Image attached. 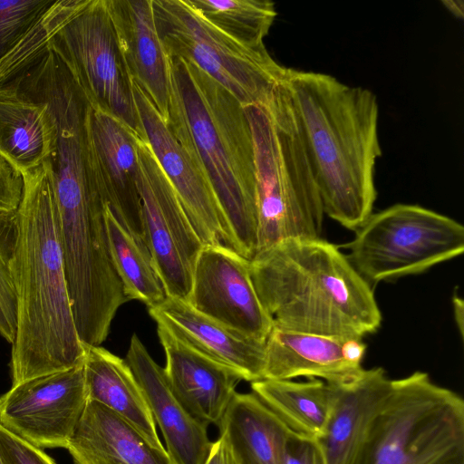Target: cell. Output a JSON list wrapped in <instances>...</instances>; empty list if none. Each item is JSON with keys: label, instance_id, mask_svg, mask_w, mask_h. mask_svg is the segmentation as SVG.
<instances>
[{"label": "cell", "instance_id": "1", "mask_svg": "<svg viewBox=\"0 0 464 464\" xmlns=\"http://www.w3.org/2000/svg\"><path fill=\"white\" fill-rule=\"evenodd\" d=\"M285 81L324 215L355 231L377 197V97L323 72L287 68Z\"/></svg>", "mask_w": 464, "mask_h": 464}, {"label": "cell", "instance_id": "2", "mask_svg": "<svg viewBox=\"0 0 464 464\" xmlns=\"http://www.w3.org/2000/svg\"><path fill=\"white\" fill-rule=\"evenodd\" d=\"M23 178L24 193L17 208L18 311L10 360L12 386L73 368L85 355L68 291L47 161Z\"/></svg>", "mask_w": 464, "mask_h": 464}, {"label": "cell", "instance_id": "3", "mask_svg": "<svg viewBox=\"0 0 464 464\" xmlns=\"http://www.w3.org/2000/svg\"><path fill=\"white\" fill-rule=\"evenodd\" d=\"M258 298L281 328L339 338L375 333L382 313L372 285L336 245L287 239L250 260Z\"/></svg>", "mask_w": 464, "mask_h": 464}, {"label": "cell", "instance_id": "4", "mask_svg": "<svg viewBox=\"0 0 464 464\" xmlns=\"http://www.w3.org/2000/svg\"><path fill=\"white\" fill-rule=\"evenodd\" d=\"M168 60L166 122L208 176L229 228L233 249L251 260L257 229L255 162L244 107L192 63L169 55Z\"/></svg>", "mask_w": 464, "mask_h": 464}, {"label": "cell", "instance_id": "5", "mask_svg": "<svg viewBox=\"0 0 464 464\" xmlns=\"http://www.w3.org/2000/svg\"><path fill=\"white\" fill-rule=\"evenodd\" d=\"M253 141L256 253L287 239L321 238L324 212L285 83L267 106L244 107Z\"/></svg>", "mask_w": 464, "mask_h": 464}, {"label": "cell", "instance_id": "6", "mask_svg": "<svg viewBox=\"0 0 464 464\" xmlns=\"http://www.w3.org/2000/svg\"><path fill=\"white\" fill-rule=\"evenodd\" d=\"M353 464H464V401L423 372L392 380Z\"/></svg>", "mask_w": 464, "mask_h": 464}, {"label": "cell", "instance_id": "7", "mask_svg": "<svg viewBox=\"0 0 464 464\" xmlns=\"http://www.w3.org/2000/svg\"><path fill=\"white\" fill-rule=\"evenodd\" d=\"M155 23L169 56L181 58L228 91L243 106H267L287 68L265 44L241 43L208 22L188 0H153Z\"/></svg>", "mask_w": 464, "mask_h": 464}, {"label": "cell", "instance_id": "8", "mask_svg": "<svg viewBox=\"0 0 464 464\" xmlns=\"http://www.w3.org/2000/svg\"><path fill=\"white\" fill-rule=\"evenodd\" d=\"M343 246L371 285L422 273L464 251V227L455 219L412 204L371 214Z\"/></svg>", "mask_w": 464, "mask_h": 464}, {"label": "cell", "instance_id": "9", "mask_svg": "<svg viewBox=\"0 0 464 464\" xmlns=\"http://www.w3.org/2000/svg\"><path fill=\"white\" fill-rule=\"evenodd\" d=\"M50 46L65 63L92 108L145 139L107 0H90L54 34Z\"/></svg>", "mask_w": 464, "mask_h": 464}, {"label": "cell", "instance_id": "10", "mask_svg": "<svg viewBox=\"0 0 464 464\" xmlns=\"http://www.w3.org/2000/svg\"><path fill=\"white\" fill-rule=\"evenodd\" d=\"M138 158L146 246L166 295L187 301L203 244L146 139L139 142Z\"/></svg>", "mask_w": 464, "mask_h": 464}, {"label": "cell", "instance_id": "11", "mask_svg": "<svg viewBox=\"0 0 464 464\" xmlns=\"http://www.w3.org/2000/svg\"><path fill=\"white\" fill-rule=\"evenodd\" d=\"M87 401L82 362L12 386L0 396V424L37 448L66 449Z\"/></svg>", "mask_w": 464, "mask_h": 464}, {"label": "cell", "instance_id": "12", "mask_svg": "<svg viewBox=\"0 0 464 464\" xmlns=\"http://www.w3.org/2000/svg\"><path fill=\"white\" fill-rule=\"evenodd\" d=\"M186 302L232 331L261 343L274 325L255 289L250 260L223 244L202 246Z\"/></svg>", "mask_w": 464, "mask_h": 464}, {"label": "cell", "instance_id": "13", "mask_svg": "<svg viewBox=\"0 0 464 464\" xmlns=\"http://www.w3.org/2000/svg\"><path fill=\"white\" fill-rule=\"evenodd\" d=\"M132 87L144 137L201 243L233 249L229 228L204 169L177 140L145 92L133 82Z\"/></svg>", "mask_w": 464, "mask_h": 464}, {"label": "cell", "instance_id": "14", "mask_svg": "<svg viewBox=\"0 0 464 464\" xmlns=\"http://www.w3.org/2000/svg\"><path fill=\"white\" fill-rule=\"evenodd\" d=\"M140 140L145 139L113 117L90 106L86 140L94 183L119 223L146 246L138 189Z\"/></svg>", "mask_w": 464, "mask_h": 464}, {"label": "cell", "instance_id": "15", "mask_svg": "<svg viewBox=\"0 0 464 464\" xmlns=\"http://www.w3.org/2000/svg\"><path fill=\"white\" fill-rule=\"evenodd\" d=\"M166 381L185 410L200 423L219 426L239 382L236 370L207 356L157 323Z\"/></svg>", "mask_w": 464, "mask_h": 464}, {"label": "cell", "instance_id": "16", "mask_svg": "<svg viewBox=\"0 0 464 464\" xmlns=\"http://www.w3.org/2000/svg\"><path fill=\"white\" fill-rule=\"evenodd\" d=\"M137 380L165 449L175 464H204L213 441L208 426L194 419L171 392L163 368L133 334L125 359Z\"/></svg>", "mask_w": 464, "mask_h": 464}, {"label": "cell", "instance_id": "17", "mask_svg": "<svg viewBox=\"0 0 464 464\" xmlns=\"http://www.w3.org/2000/svg\"><path fill=\"white\" fill-rule=\"evenodd\" d=\"M129 75L167 121L169 60L160 38L153 0H107Z\"/></svg>", "mask_w": 464, "mask_h": 464}, {"label": "cell", "instance_id": "18", "mask_svg": "<svg viewBox=\"0 0 464 464\" xmlns=\"http://www.w3.org/2000/svg\"><path fill=\"white\" fill-rule=\"evenodd\" d=\"M149 313L198 351L238 372L244 381L263 379L266 342L241 335L179 298L167 296Z\"/></svg>", "mask_w": 464, "mask_h": 464}, {"label": "cell", "instance_id": "19", "mask_svg": "<svg viewBox=\"0 0 464 464\" xmlns=\"http://www.w3.org/2000/svg\"><path fill=\"white\" fill-rule=\"evenodd\" d=\"M335 398L324 435L318 440L327 464H353L375 417L391 392L392 380L382 367L352 381L333 383Z\"/></svg>", "mask_w": 464, "mask_h": 464}, {"label": "cell", "instance_id": "20", "mask_svg": "<svg viewBox=\"0 0 464 464\" xmlns=\"http://www.w3.org/2000/svg\"><path fill=\"white\" fill-rule=\"evenodd\" d=\"M345 340L274 324L265 343L263 379L306 377L329 383L352 381L363 368L347 358Z\"/></svg>", "mask_w": 464, "mask_h": 464}, {"label": "cell", "instance_id": "21", "mask_svg": "<svg viewBox=\"0 0 464 464\" xmlns=\"http://www.w3.org/2000/svg\"><path fill=\"white\" fill-rule=\"evenodd\" d=\"M74 464H175L125 419L88 400L66 448Z\"/></svg>", "mask_w": 464, "mask_h": 464}, {"label": "cell", "instance_id": "22", "mask_svg": "<svg viewBox=\"0 0 464 464\" xmlns=\"http://www.w3.org/2000/svg\"><path fill=\"white\" fill-rule=\"evenodd\" d=\"M84 345V344H83ZM87 398L112 411L163 448L141 389L126 361L102 346L84 345Z\"/></svg>", "mask_w": 464, "mask_h": 464}, {"label": "cell", "instance_id": "23", "mask_svg": "<svg viewBox=\"0 0 464 464\" xmlns=\"http://www.w3.org/2000/svg\"><path fill=\"white\" fill-rule=\"evenodd\" d=\"M218 427L238 464H285L292 431L253 392H236Z\"/></svg>", "mask_w": 464, "mask_h": 464}, {"label": "cell", "instance_id": "24", "mask_svg": "<svg viewBox=\"0 0 464 464\" xmlns=\"http://www.w3.org/2000/svg\"><path fill=\"white\" fill-rule=\"evenodd\" d=\"M53 144L54 126L45 105L0 87V154L23 175L42 166Z\"/></svg>", "mask_w": 464, "mask_h": 464}, {"label": "cell", "instance_id": "25", "mask_svg": "<svg viewBox=\"0 0 464 464\" xmlns=\"http://www.w3.org/2000/svg\"><path fill=\"white\" fill-rule=\"evenodd\" d=\"M251 389L291 431L317 440L324 435L335 398L333 383L262 379L252 382Z\"/></svg>", "mask_w": 464, "mask_h": 464}, {"label": "cell", "instance_id": "26", "mask_svg": "<svg viewBox=\"0 0 464 464\" xmlns=\"http://www.w3.org/2000/svg\"><path fill=\"white\" fill-rule=\"evenodd\" d=\"M105 222L109 248L126 298L149 308L167 297L148 247L135 239L115 218L108 207Z\"/></svg>", "mask_w": 464, "mask_h": 464}, {"label": "cell", "instance_id": "27", "mask_svg": "<svg viewBox=\"0 0 464 464\" xmlns=\"http://www.w3.org/2000/svg\"><path fill=\"white\" fill-rule=\"evenodd\" d=\"M211 24L250 45L264 44L276 19L275 4L268 0H188Z\"/></svg>", "mask_w": 464, "mask_h": 464}, {"label": "cell", "instance_id": "28", "mask_svg": "<svg viewBox=\"0 0 464 464\" xmlns=\"http://www.w3.org/2000/svg\"><path fill=\"white\" fill-rule=\"evenodd\" d=\"M90 0H56L0 61V87L19 76L51 44L54 34Z\"/></svg>", "mask_w": 464, "mask_h": 464}, {"label": "cell", "instance_id": "29", "mask_svg": "<svg viewBox=\"0 0 464 464\" xmlns=\"http://www.w3.org/2000/svg\"><path fill=\"white\" fill-rule=\"evenodd\" d=\"M19 239L17 209H0V335L10 344L17 329L15 260Z\"/></svg>", "mask_w": 464, "mask_h": 464}, {"label": "cell", "instance_id": "30", "mask_svg": "<svg viewBox=\"0 0 464 464\" xmlns=\"http://www.w3.org/2000/svg\"><path fill=\"white\" fill-rule=\"evenodd\" d=\"M56 0H0V61Z\"/></svg>", "mask_w": 464, "mask_h": 464}, {"label": "cell", "instance_id": "31", "mask_svg": "<svg viewBox=\"0 0 464 464\" xmlns=\"http://www.w3.org/2000/svg\"><path fill=\"white\" fill-rule=\"evenodd\" d=\"M0 457L3 464H56L37 448L0 424Z\"/></svg>", "mask_w": 464, "mask_h": 464}, {"label": "cell", "instance_id": "32", "mask_svg": "<svg viewBox=\"0 0 464 464\" xmlns=\"http://www.w3.org/2000/svg\"><path fill=\"white\" fill-rule=\"evenodd\" d=\"M285 464H327L317 439L291 432L285 448Z\"/></svg>", "mask_w": 464, "mask_h": 464}, {"label": "cell", "instance_id": "33", "mask_svg": "<svg viewBox=\"0 0 464 464\" xmlns=\"http://www.w3.org/2000/svg\"><path fill=\"white\" fill-rule=\"evenodd\" d=\"M23 193V175L0 154V209H17Z\"/></svg>", "mask_w": 464, "mask_h": 464}, {"label": "cell", "instance_id": "34", "mask_svg": "<svg viewBox=\"0 0 464 464\" xmlns=\"http://www.w3.org/2000/svg\"><path fill=\"white\" fill-rule=\"evenodd\" d=\"M204 464H238L227 438L224 433L213 442Z\"/></svg>", "mask_w": 464, "mask_h": 464}, {"label": "cell", "instance_id": "35", "mask_svg": "<svg viewBox=\"0 0 464 464\" xmlns=\"http://www.w3.org/2000/svg\"><path fill=\"white\" fill-rule=\"evenodd\" d=\"M452 301L455 322L459 331L460 336L462 337L464 324V304L462 299L456 295H454Z\"/></svg>", "mask_w": 464, "mask_h": 464}, {"label": "cell", "instance_id": "36", "mask_svg": "<svg viewBox=\"0 0 464 464\" xmlns=\"http://www.w3.org/2000/svg\"><path fill=\"white\" fill-rule=\"evenodd\" d=\"M445 7L456 17H463V2L462 1H443Z\"/></svg>", "mask_w": 464, "mask_h": 464}, {"label": "cell", "instance_id": "37", "mask_svg": "<svg viewBox=\"0 0 464 464\" xmlns=\"http://www.w3.org/2000/svg\"><path fill=\"white\" fill-rule=\"evenodd\" d=\"M0 464H3V461H2V459H1V457H0Z\"/></svg>", "mask_w": 464, "mask_h": 464}]
</instances>
